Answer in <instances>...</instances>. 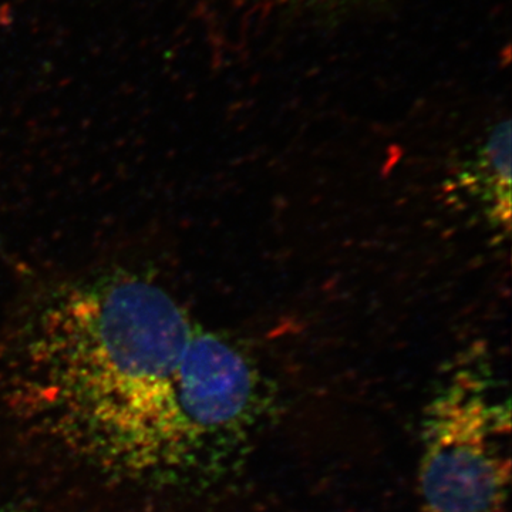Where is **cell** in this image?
Here are the masks:
<instances>
[{
  "mask_svg": "<svg viewBox=\"0 0 512 512\" xmlns=\"http://www.w3.org/2000/svg\"><path fill=\"white\" fill-rule=\"evenodd\" d=\"M195 323L130 272L60 285L19 329L30 379L74 437L128 473L191 476L180 369Z\"/></svg>",
  "mask_w": 512,
  "mask_h": 512,
  "instance_id": "6da1fadb",
  "label": "cell"
},
{
  "mask_svg": "<svg viewBox=\"0 0 512 512\" xmlns=\"http://www.w3.org/2000/svg\"><path fill=\"white\" fill-rule=\"evenodd\" d=\"M510 403L487 377L460 370L421 421L420 512H505L510 487Z\"/></svg>",
  "mask_w": 512,
  "mask_h": 512,
  "instance_id": "7a4b0ae2",
  "label": "cell"
},
{
  "mask_svg": "<svg viewBox=\"0 0 512 512\" xmlns=\"http://www.w3.org/2000/svg\"><path fill=\"white\" fill-rule=\"evenodd\" d=\"M461 183L483 207L485 217L508 231L511 218V124H497L485 138Z\"/></svg>",
  "mask_w": 512,
  "mask_h": 512,
  "instance_id": "277c9868",
  "label": "cell"
},
{
  "mask_svg": "<svg viewBox=\"0 0 512 512\" xmlns=\"http://www.w3.org/2000/svg\"><path fill=\"white\" fill-rule=\"evenodd\" d=\"M274 393L251 352L195 325L180 370L181 413L197 477L237 461L271 412Z\"/></svg>",
  "mask_w": 512,
  "mask_h": 512,
  "instance_id": "3957f363",
  "label": "cell"
}]
</instances>
